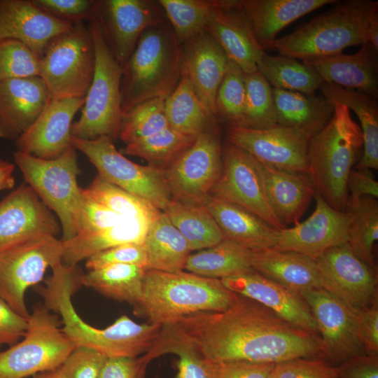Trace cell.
<instances>
[{
  "label": "cell",
  "mask_w": 378,
  "mask_h": 378,
  "mask_svg": "<svg viewBox=\"0 0 378 378\" xmlns=\"http://www.w3.org/2000/svg\"><path fill=\"white\" fill-rule=\"evenodd\" d=\"M204 358L278 363L319 356L320 337L239 295L223 312H201L177 323Z\"/></svg>",
  "instance_id": "1"
},
{
  "label": "cell",
  "mask_w": 378,
  "mask_h": 378,
  "mask_svg": "<svg viewBox=\"0 0 378 378\" xmlns=\"http://www.w3.org/2000/svg\"><path fill=\"white\" fill-rule=\"evenodd\" d=\"M51 269L52 275L45 280V286L36 290L44 306L60 316L62 330L76 347L89 348L106 357H138L153 346L161 326L138 323L127 315L103 329L90 325L79 316L72 303L73 295L83 286L82 270L78 265L62 262Z\"/></svg>",
  "instance_id": "2"
},
{
  "label": "cell",
  "mask_w": 378,
  "mask_h": 378,
  "mask_svg": "<svg viewBox=\"0 0 378 378\" xmlns=\"http://www.w3.org/2000/svg\"><path fill=\"white\" fill-rule=\"evenodd\" d=\"M239 297L218 279L183 270H146L141 296L133 305L134 314L148 323L163 326L201 312H223Z\"/></svg>",
  "instance_id": "3"
},
{
  "label": "cell",
  "mask_w": 378,
  "mask_h": 378,
  "mask_svg": "<svg viewBox=\"0 0 378 378\" xmlns=\"http://www.w3.org/2000/svg\"><path fill=\"white\" fill-rule=\"evenodd\" d=\"M334 104L330 120L309 140V174L322 198L333 209L344 211L349 200L348 177L363 146V136L350 110Z\"/></svg>",
  "instance_id": "4"
},
{
  "label": "cell",
  "mask_w": 378,
  "mask_h": 378,
  "mask_svg": "<svg viewBox=\"0 0 378 378\" xmlns=\"http://www.w3.org/2000/svg\"><path fill=\"white\" fill-rule=\"evenodd\" d=\"M376 18L377 1H338L331 10L276 38L272 48L302 60L340 53L348 47L370 42V26Z\"/></svg>",
  "instance_id": "5"
},
{
  "label": "cell",
  "mask_w": 378,
  "mask_h": 378,
  "mask_svg": "<svg viewBox=\"0 0 378 378\" xmlns=\"http://www.w3.org/2000/svg\"><path fill=\"white\" fill-rule=\"evenodd\" d=\"M180 50L172 28L164 24L146 29L122 67V113L154 98H167L180 78Z\"/></svg>",
  "instance_id": "6"
},
{
  "label": "cell",
  "mask_w": 378,
  "mask_h": 378,
  "mask_svg": "<svg viewBox=\"0 0 378 378\" xmlns=\"http://www.w3.org/2000/svg\"><path fill=\"white\" fill-rule=\"evenodd\" d=\"M95 66L93 78L85 97L80 118L71 125V136L94 139L119 136L122 116L121 98L122 66L115 60L96 17L90 28Z\"/></svg>",
  "instance_id": "7"
},
{
  "label": "cell",
  "mask_w": 378,
  "mask_h": 378,
  "mask_svg": "<svg viewBox=\"0 0 378 378\" xmlns=\"http://www.w3.org/2000/svg\"><path fill=\"white\" fill-rule=\"evenodd\" d=\"M14 161L43 203L59 219L62 241L77 234L83 194L77 182L80 169L71 146L56 158L46 160L16 150Z\"/></svg>",
  "instance_id": "8"
},
{
  "label": "cell",
  "mask_w": 378,
  "mask_h": 378,
  "mask_svg": "<svg viewBox=\"0 0 378 378\" xmlns=\"http://www.w3.org/2000/svg\"><path fill=\"white\" fill-rule=\"evenodd\" d=\"M61 323L43 304H35L24 336L0 352V378H25L60 367L76 348Z\"/></svg>",
  "instance_id": "9"
},
{
  "label": "cell",
  "mask_w": 378,
  "mask_h": 378,
  "mask_svg": "<svg viewBox=\"0 0 378 378\" xmlns=\"http://www.w3.org/2000/svg\"><path fill=\"white\" fill-rule=\"evenodd\" d=\"M94 66L90 31L77 22L48 43L40 58V77L52 98L85 97Z\"/></svg>",
  "instance_id": "10"
},
{
  "label": "cell",
  "mask_w": 378,
  "mask_h": 378,
  "mask_svg": "<svg viewBox=\"0 0 378 378\" xmlns=\"http://www.w3.org/2000/svg\"><path fill=\"white\" fill-rule=\"evenodd\" d=\"M71 145L82 152L109 183L163 211L172 197L162 168L144 166L126 158L106 136L86 140L71 137Z\"/></svg>",
  "instance_id": "11"
},
{
  "label": "cell",
  "mask_w": 378,
  "mask_h": 378,
  "mask_svg": "<svg viewBox=\"0 0 378 378\" xmlns=\"http://www.w3.org/2000/svg\"><path fill=\"white\" fill-rule=\"evenodd\" d=\"M172 199L205 205L223 171L218 121L164 169Z\"/></svg>",
  "instance_id": "12"
},
{
  "label": "cell",
  "mask_w": 378,
  "mask_h": 378,
  "mask_svg": "<svg viewBox=\"0 0 378 378\" xmlns=\"http://www.w3.org/2000/svg\"><path fill=\"white\" fill-rule=\"evenodd\" d=\"M63 244L46 235L0 251V299L25 318L27 290L43 279L46 270L62 262Z\"/></svg>",
  "instance_id": "13"
},
{
  "label": "cell",
  "mask_w": 378,
  "mask_h": 378,
  "mask_svg": "<svg viewBox=\"0 0 378 378\" xmlns=\"http://www.w3.org/2000/svg\"><path fill=\"white\" fill-rule=\"evenodd\" d=\"M316 262L321 288L354 312L377 301L375 269L359 259L348 242L330 248Z\"/></svg>",
  "instance_id": "14"
},
{
  "label": "cell",
  "mask_w": 378,
  "mask_h": 378,
  "mask_svg": "<svg viewBox=\"0 0 378 378\" xmlns=\"http://www.w3.org/2000/svg\"><path fill=\"white\" fill-rule=\"evenodd\" d=\"M300 296L316 322L321 359L337 366L365 354L358 336L357 313L322 288L304 291Z\"/></svg>",
  "instance_id": "15"
},
{
  "label": "cell",
  "mask_w": 378,
  "mask_h": 378,
  "mask_svg": "<svg viewBox=\"0 0 378 378\" xmlns=\"http://www.w3.org/2000/svg\"><path fill=\"white\" fill-rule=\"evenodd\" d=\"M222 159V174L211 196L244 208L275 229L284 228L269 204L254 158L227 142Z\"/></svg>",
  "instance_id": "16"
},
{
  "label": "cell",
  "mask_w": 378,
  "mask_h": 378,
  "mask_svg": "<svg viewBox=\"0 0 378 378\" xmlns=\"http://www.w3.org/2000/svg\"><path fill=\"white\" fill-rule=\"evenodd\" d=\"M227 139L263 164L290 172L309 174V138L298 130L278 124L265 129L229 127Z\"/></svg>",
  "instance_id": "17"
},
{
  "label": "cell",
  "mask_w": 378,
  "mask_h": 378,
  "mask_svg": "<svg viewBox=\"0 0 378 378\" xmlns=\"http://www.w3.org/2000/svg\"><path fill=\"white\" fill-rule=\"evenodd\" d=\"M158 2L147 0H106L97 4L95 17L115 60L122 67L143 32L164 24Z\"/></svg>",
  "instance_id": "18"
},
{
  "label": "cell",
  "mask_w": 378,
  "mask_h": 378,
  "mask_svg": "<svg viewBox=\"0 0 378 378\" xmlns=\"http://www.w3.org/2000/svg\"><path fill=\"white\" fill-rule=\"evenodd\" d=\"M316 208L305 220L277 230L273 248L316 260L326 251L348 242L351 215L331 207L316 192Z\"/></svg>",
  "instance_id": "19"
},
{
  "label": "cell",
  "mask_w": 378,
  "mask_h": 378,
  "mask_svg": "<svg viewBox=\"0 0 378 378\" xmlns=\"http://www.w3.org/2000/svg\"><path fill=\"white\" fill-rule=\"evenodd\" d=\"M60 225L33 189L22 184L0 202V251L46 235Z\"/></svg>",
  "instance_id": "20"
},
{
  "label": "cell",
  "mask_w": 378,
  "mask_h": 378,
  "mask_svg": "<svg viewBox=\"0 0 378 378\" xmlns=\"http://www.w3.org/2000/svg\"><path fill=\"white\" fill-rule=\"evenodd\" d=\"M85 97H50L36 121L16 141L19 151L42 159L59 157L72 146L71 129Z\"/></svg>",
  "instance_id": "21"
},
{
  "label": "cell",
  "mask_w": 378,
  "mask_h": 378,
  "mask_svg": "<svg viewBox=\"0 0 378 378\" xmlns=\"http://www.w3.org/2000/svg\"><path fill=\"white\" fill-rule=\"evenodd\" d=\"M74 24L51 15L31 0H0V41H19L40 58L48 43Z\"/></svg>",
  "instance_id": "22"
},
{
  "label": "cell",
  "mask_w": 378,
  "mask_h": 378,
  "mask_svg": "<svg viewBox=\"0 0 378 378\" xmlns=\"http://www.w3.org/2000/svg\"><path fill=\"white\" fill-rule=\"evenodd\" d=\"M179 62L181 76L189 81L208 111L217 116L216 94L228 64L222 48L207 31L202 32L181 46Z\"/></svg>",
  "instance_id": "23"
},
{
  "label": "cell",
  "mask_w": 378,
  "mask_h": 378,
  "mask_svg": "<svg viewBox=\"0 0 378 378\" xmlns=\"http://www.w3.org/2000/svg\"><path fill=\"white\" fill-rule=\"evenodd\" d=\"M220 280L230 290L260 303L290 323L319 335L315 318L299 294L255 270Z\"/></svg>",
  "instance_id": "24"
},
{
  "label": "cell",
  "mask_w": 378,
  "mask_h": 378,
  "mask_svg": "<svg viewBox=\"0 0 378 378\" xmlns=\"http://www.w3.org/2000/svg\"><path fill=\"white\" fill-rule=\"evenodd\" d=\"M49 99L38 76L0 83V137L16 141L36 121Z\"/></svg>",
  "instance_id": "25"
},
{
  "label": "cell",
  "mask_w": 378,
  "mask_h": 378,
  "mask_svg": "<svg viewBox=\"0 0 378 378\" xmlns=\"http://www.w3.org/2000/svg\"><path fill=\"white\" fill-rule=\"evenodd\" d=\"M325 83L378 97V49L371 43L354 54L342 52L302 59Z\"/></svg>",
  "instance_id": "26"
},
{
  "label": "cell",
  "mask_w": 378,
  "mask_h": 378,
  "mask_svg": "<svg viewBox=\"0 0 378 378\" xmlns=\"http://www.w3.org/2000/svg\"><path fill=\"white\" fill-rule=\"evenodd\" d=\"M255 161L267 201L279 222L284 228L298 223L316 192L309 174L290 172Z\"/></svg>",
  "instance_id": "27"
},
{
  "label": "cell",
  "mask_w": 378,
  "mask_h": 378,
  "mask_svg": "<svg viewBox=\"0 0 378 378\" xmlns=\"http://www.w3.org/2000/svg\"><path fill=\"white\" fill-rule=\"evenodd\" d=\"M207 31L222 48L227 58L244 74L256 71L257 62L265 52L256 43L247 21L238 6V0H222L211 16Z\"/></svg>",
  "instance_id": "28"
},
{
  "label": "cell",
  "mask_w": 378,
  "mask_h": 378,
  "mask_svg": "<svg viewBox=\"0 0 378 378\" xmlns=\"http://www.w3.org/2000/svg\"><path fill=\"white\" fill-rule=\"evenodd\" d=\"M335 0H238L259 48L271 49L276 35L299 18Z\"/></svg>",
  "instance_id": "29"
},
{
  "label": "cell",
  "mask_w": 378,
  "mask_h": 378,
  "mask_svg": "<svg viewBox=\"0 0 378 378\" xmlns=\"http://www.w3.org/2000/svg\"><path fill=\"white\" fill-rule=\"evenodd\" d=\"M253 270L299 294L321 288L316 260L293 251L266 248L252 251Z\"/></svg>",
  "instance_id": "30"
},
{
  "label": "cell",
  "mask_w": 378,
  "mask_h": 378,
  "mask_svg": "<svg viewBox=\"0 0 378 378\" xmlns=\"http://www.w3.org/2000/svg\"><path fill=\"white\" fill-rule=\"evenodd\" d=\"M206 206L216 220L225 239L251 251L272 248L277 229L244 208L210 196Z\"/></svg>",
  "instance_id": "31"
},
{
  "label": "cell",
  "mask_w": 378,
  "mask_h": 378,
  "mask_svg": "<svg viewBox=\"0 0 378 378\" xmlns=\"http://www.w3.org/2000/svg\"><path fill=\"white\" fill-rule=\"evenodd\" d=\"M278 125L294 128L309 139L332 118L335 104L323 94L307 95L272 88Z\"/></svg>",
  "instance_id": "32"
},
{
  "label": "cell",
  "mask_w": 378,
  "mask_h": 378,
  "mask_svg": "<svg viewBox=\"0 0 378 378\" xmlns=\"http://www.w3.org/2000/svg\"><path fill=\"white\" fill-rule=\"evenodd\" d=\"M153 221L144 218H125L115 225L103 230L77 234L71 239L62 240V262L74 266L95 253L116 246L127 243L143 244Z\"/></svg>",
  "instance_id": "33"
},
{
  "label": "cell",
  "mask_w": 378,
  "mask_h": 378,
  "mask_svg": "<svg viewBox=\"0 0 378 378\" xmlns=\"http://www.w3.org/2000/svg\"><path fill=\"white\" fill-rule=\"evenodd\" d=\"M320 90L333 104L354 111L360 122L363 154L355 169L378 168V105L377 99L362 92L323 82Z\"/></svg>",
  "instance_id": "34"
},
{
  "label": "cell",
  "mask_w": 378,
  "mask_h": 378,
  "mask_svg": "<svg viewBox=\"0 0 378 378\" xmlns=\"http://www.w3.org/2000/svg\"><path fill=\"white\" fill-rule=\"evenodd\" d=\"M143 246L146 270H183L191 251L188 242L167 216L161 211L151 223Z\"/></svg>",
  "instance_id": "35"
},
{
  "label": "cell",
  "mask_w": 378,
  "mask_h": 378,
  "mask_svg": "<svg viewBox=\"0 0 378 378\" xmlns=\"http://www.w3.org/2000/svg\"><path fill=\"white\" fill-rule=\"evenodd\" d=\"M252 251L227 239L208 248L190 254L184 270L213 279H222L253 270Z\"/></svg>",
  "instance_id": "36"
},
{
  "label": "cell",
  "mask_w": 378,
  "mask_h": 378,
  "mask_svg": "<svg viewBox=\"0 0 378 378\" xmlns=\"http://www.w3.org/2000/svg\"><path fill=\"white\" fill-rule=\"evenodd\" d=\"M162 211L184 237L191 251L210 248L225 239L206 205L171 199Z\"/></svg>",
  "instance_id": "37"
},
{
  "label": "cell",
  "mask_w": 378,
  "mask_h": 378,
  "mask_svg": "<svg viewBox=\"0 0 378 378\" xmlns=\"http://www.w3.org/2000/svg\"><path fill=\"white\" fill-rule=\"evenodd\" d=\"M165 113L169 127L187 136L196 139L218 121L201 102L191 84L183 77L165 99Z\"/></svg>",
  "instance_id": "38"
},
{
  "label": "cell",
  "mask_w": 378,
  "mask_h": 378,
  "mask_svg": "<svg viewBox=\"0 0 378 378\" xmlns=\"http://www.w3.org/2000/svg\"><path fill=\"white\" fill-rule=\"evenodd\" d=\"M146 270L129 264H112L89 270L83 284L102 295L120 302L135 304L140 299Z\"/></svg>",
  "instance_id": "39"
},
{
  "label": "cell",
  "mask_w": 378,
  "mask_h": 378,
  "mask_svg": "<svg viewBox=\"0 0 378 378\" xmlns=\"http://www.w3.org/2000/svg\"><path fill=\"white\" fill-rule=\"evenodd\" d=\"M257 69L272 88L307 95L314 94L324 82L311 66L282 55L272 56L265 52Z\"/></svg>",
  "instance_id": "40"
},
{
  "label": "cell",
  "mask_w": 378,
  "mask_h": 378,
  "mask_svg": "<svg viewBox=\"0 0 378 378\" xmlns=\"http://www.w3.org/2000/svg\"><path fill=\"white\" fill-rule=\"evenodd\" d=\"M166 354L179 357L176 378H208L203 356L176 323L162 326L153 346L142 356L149 363Z\"/></svg>",
  "instance_id": "41"
},
{
  "label": "cell",
  "mask_w": 378,
  "mask_h": 378,
  "mask_svg": "<svg viewBox=\"0 0 378 378\" xmlns=\"http://www.w3.org/2000/svg\"><path fill=\"white\" fill-rule=\"evenodd\" d=\"M346 211L351 215L348 244L359 259L375 269L373 247L378 239L377 199L368 196L349 199Z\"/></svg>",
  "instance_id": "42"
},
{
  "label": "cell",
  "mask_w": 378,
  "mask_h": 378,
  "mask_svg": "<svg viewBox=\"0 0 378 378\" xmlns=\"http://www.w3.org/2000/svg\"><path fill=\"white\" fill-rule=\"evenodd\" d=\"M158 2L181 46L206 31L211 16L220 6L222 0H160Z\"/></svg>",
  "instance_id": "43"
},
{
  "label": "cell",
  "mask_w": 378,
  "mask_h": 378,
  "mask_svg": "<svg viewBox=\"0 0 378 378\" xmlns=\"http://www.w3.org/2000/svg\"><path fill=\"white\" fill-rule=\"evenodd\" d=\"M82 192L123 217L153 220L162 211L99 174L88 188H82Z\"/></svg>",
  "instance_id": "44"
},
{
  "label": "cell",
  "mask_w": 378,
  "mask_h": 378,
  "mask_svg": "<svg viewBox=\"0 0 378 378\" xmlns=\"http://www.w3.org/2000/svg\"><path fill=\"white\" fill-rule=\"evenodd\" d=\"M164 102L162 98L150 99L124 111L118 136L120 139L127 145L169 127Z\"/></svg>",
  "instance_id": "45"
},
{
  "label": "cell",
  "mask_w": 378,
  "mask_h": 378,
  "mask_svg": "<svg viewBox=\"0 0 378 378\" xmlns=\"http://www.w3.org/2000/svg\"><path fill=\"white\" fill-rule=\"evenodd\" d=\"M195 140L168 127L150 136L127 144L123 153L141 158L153 167L155 164L169 165Z\"/></svg>",
  "instance_id": "46"
},
{
  "label": "cell",
  "mask_w": 378,
  "mask_h": 378,
  "mask_svg": "<svg viewBox=\"0 0 378 378\" xmlns=\"http://www.w3.org/2000/svg\"><path fill=\"white\" fill-rule=\"evenodd\" d=\"M246 105L241 127L265 129L277 125L275 104L270 86L258 71L244 74Z\"/></svg>",
  "instance_id": "47"
},
{
  "label": "cell",
  "mask_w": 378,
  "mask_h": 378,
  "mask_svg": "<svg viewBox=\"0 0 378 378\" xmlns=\"http://www.w3.org/2000/svg\"><path fill=\"white\" fill-rule=\"evenodd\" d=\"M245 105L244 73L228 59L225 74L216 94L217 116L227 121L229 127H242Z\"/></svg>",
  "instance_id": "48"
},
{
  "label": "cell",
  "mask_w": 378,
  "mask_h": 378,
  "mask_svg": "<svg viewBox=\"0 0 378 378\" xmlns=\"http://www.w3.org/2000/svg\"><path fill=\"white\" fill-rule=\"evenodd\" d=\"M40 76V57L15 40L0 41V83Z\"/></svg>",
  "instance_id": "49"
},
{
  "label": "cell",
  "mask_w": 378,
  "mask_h": 378,
  "mask_svg": "<svg viewBox=\"0 0 378 378\" xmlns=\"http://www.w3.org/2000/svg\"><path fill=\"white\" fill-rule=\"evenodd\" d=\"M340 367L321 358H298L276 363L271 378H339Z\"/></svg>",
  "instance_id": "50"
},
{
  "label": "cell",
  "mask_w": 378,
  "mask_h": 378,
  "mask_svg": "<svg viewBox=\"0 0 378 378\" xmlns=\"http://www.w3.org/2000/svg\"><path fill=\"white\" fill-rule=\"evenodd\" d=\"M208 378H271L276 363L212 361L204 358Z\"/></svg>",
  "instance_id": "51"
},
{
  "label": "cell",
  "mask_w": 378,
  "mask_h": 378,
  "mask_svg": "<svg viewBox=\"0 0 378 378\" xmlns=\"http://www.w3.org/2000/svg\"><path fill=\"white\" fill-rule=\"evenodd\" d=\"M82 194L83 200L77 234H86L103 230L115 225L127 218L85 195L83 192Z\"/></svg>",
  "instance_id": "52"
},
{
  "label": "cell",
  "mask_w": 378,
  "mask_h": 378,
  "mask_svg": "<svg viewBox=\"0 0 378 378\" xmlns=\"http://www.w3.org/2000/svg\"><path fill=\"white\" fill-rule=\"evenodd\" d=\"M112 264L134 265L146 270L143 244L127 243L100 251L86 259L85 267L92 270Z\"/></svg>",
  "instance_id": "53"
},
{
  "label": "cell",
  "mask_w": 378,
  "mask_h": 378,
  "mask_svg": "<svg viewBox=\"0 0 378 378\" xmlns=\"http://www.w3.org/2000/svg\"><path fill=\"white\" fill-rule=\"evenodd\" d=\"M45 12L71 22H81L84 18L93 19L97 1L88 0H31Z\"/></svg>",
  "instance_id": "54"
},
{
  "label": "cell",
  "mask_w": 378,
  "mask_h": 378,
  "mask_svg": "<svg viewBox=\"0 0 378 378\" xmlns=\"http://www.w3.org/2000/svg\"><path fill=\"white\" fill-rule=\"evenodd\" d=\"M102 354L86 347H76L63 363L69 378H99L106 359Z\"/></svg>",
  "instance_id": "55"
},
{
  "label": "cell",
  "mask_w": 378,
  "mask_h": 378,
  "mask_svg": "<svg viewBox=\"0 0 378 378\" xmlns=\"http://www.w3.org/2000/svg\"><path fill=\"white\" fill-rule=\"evenodd\" d=\"M148 363L138 357H107L99 378H144Z\"/></svg>",
  "instance_id": "56"
},
{
  "label": "cell",
  "mask_w": 378,
  "mask_h": 378,
  "mask_svg": "<svg viewBox=\"0 0 378 378\" xmlns=\"http://www.w3.org/2000/svg\"><path fill=\"white\" fill-rule=\"evenodd\" d=\"M358 332L365 354L377 357L378 354V301L357 314Z\"/></svg>",
  "instance_id": "57"
},
{
  "label": "cell",
  "mask_w": 378,
  "mask_h": 378,
  "mask_svg": "<svg viewBox=\"0 0 378 378\" xmlns=\"http://www.w3.org/2000/svg\"><path fill=\"white\" fill-rule=\"evenodd\" d=\"M28 328V319L22 317L0 299V346L18 342Z\"/></svg>",
  "instance_id": "58"
},
{
  "label": "cell",
  "mask_w": 378,
  "mask_h": 378,
  "mask_svg": "<svg viewBox=\"0 0 378 378\" xmlns=\"http://www.w3.org/2000/svg\"><path fill=\"white\" fill-rule=\"evenodd\" d=\"M349 199L378 197V183L369 169H351L348 177Z\"/></svg>",
  "instance_id": "59"
},
{
  "label": "cell",
  "mask_w": 378,
  "mask_h": 378,
  "mask_svg": "<svg viewBox=\"0 0 378 378\" xmlns=\"http://www.w3.org/2000/svg\"><path fill=\"white\" fill-rule=\"evenodd\" d=\"M339 367V378H378L377 357L366 354L358 356Z\"/></svg>",
  "instance_id": "60"
},
{
  "label": "cell",
  "mask_w": 378,
  "mask_h": 378,
  "mask_svg": "<svg viewBox=\"0 0 378 378\" xmlns=\"http://www.w3.org/2000/svg\"><path fill=\"white\" fill-rule=\"evenodd\" d=\"M14 169L15 165L13 164L0 159V190H8L14 187Z\"/></svg>",
  "instance_id": "61"
},
{
  "label": "cell",
  "mask_w": 378,
  "mask_h": 378,
  "mask_svg": "<svg viewBox=\"0 0 378 378\" xmlns=\"http://www.w3.org/2000/svg\"><path fill=\"white\" fill-rule=\"evenodd\" d=\"M32 378H69V377L62 364L55 370L36 374L32 376Z\"/></svg>",
  "instance_id": "62"
}]
</instances>
